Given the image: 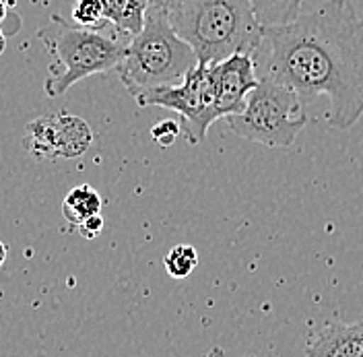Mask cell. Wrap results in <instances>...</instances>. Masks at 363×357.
<instances>
[{
    "label": "cell",
    "mask_w": 363,
    "mask_h": 357,
    "mask_svg": "<svg viewBox=\"0 0 363 357\" xmlns=\"http://www.w3.org/2000/svg\"><path fill=\"white\" fill-rule=\"evenodd\" d=\"M9 19V4H6V0H0V27L6 23Z\"/></svg>",
    "instance_id": "19"
},
{
    "label": "cell",
    "mask_w": 363,
    "mask_h": 357,
    "mask_svg": "<svg viewBox=\"0 0 363 357\" xmlns=\"http://www.w3.org/2000/svg\"><path fill=\"white\" fill-rule=\"evenodd\" d=\"M54 134H56V114H45L29 122L25 131V147L29 155L40 161H56Z\"/></svg>",
    "instance_id": "11"
},
{
    "label": "cell",
    "mask_w": 363,
    "mask_h": 357,
    "mask_svg": "<svg viewBox=\"0 0 363 357\" xmlns=\"http://www.w3.org/2000/svg\"><path fill=\"white\" fill-rule=\"evenodd\" d=\"M38 40L54 56L52 75L44 87L50 97H60L91 75L118 68L126 52L124 42L106 35L101 29L68 23L60 15H52L50 23L38 31Z\"/></svg>",
    "instance_id": "3"
},
{
    "label": "cell",
    "mask_w": 363,
    "mask_h": 357,
    "mask_svg": "<svg viewBox=\"0 0 363 357\" xmlns=\"http://www.w3.org/2000/svg\"><path fill=\"white\" fill-rule=\"evenodd\" d=\"M306 357H363V320L326 324L310 339Z\"/></svg>",
    "instance_id": "8"
},
{
    "label": "cell",
    "mask_w": 363,
    "mask_h": 357,
    "mask_svg": "<svg viewBox=\"0 0 363 357\" xmlns=\"http://www.w3.org/2000/svg\"><path fill=\"white\" fill-rule=\"evenodd\" d=\"M182 134V126L178 120H161L151 128V138L157 143L161 149H167L176 143V138Z\"/></svg>",
    "instance_id": "16"
},
{
    "label": "cell",
    "mask_w": 363,
    "mask_h": 357,
    "mask_svg": "<svg viewBox=\"0 0 363 357\" xmlns=\"http://www.w3.org/2000/svg\"><path fill=\"white\" fill-rule=\"evenodd\" d=\"M106 23L113 25L124 38H135L143 29L151 0H99Z\"/></svg>",
    "instance_id": "10"
},
{
    "label": "cell",
    "mask_w": 363,
    "mask_h": 357,
    "mask_svg": "<svg viewBox=\"0 0 363 357\" xmlns=\"http://www.w3.org/2000/svg\"><path fill=\"white\" fill-rule=\"evenodd\" d=\"M204 357H227V356L221 347H213V349H211V351H208V353H206Z\"/></svg>",
    "instance_id": "20"
},
{
    "label": "cell",
    "mask_w": 363,
    "mask_h": 357,
    "mask_svg": "<svg viewBox=\"0 0 363 357\" xmlns=\"http://www.w3.org/2000/svg\"><path fill=\"white\" fill-rule=\"evenodd\" d=\"M215 93H217V108L221 118L240 114L246 108L250 91L258 85L256 77V60L252 54H233L221 62L208 65Z\"/></svg>",
    "instance_id": "7"
},
{
    "label": "cell",
    "mask_w": 363,
    "mask_h": 357,
    "mask_svg": "<svg viewBox=\"0 0 363 357\" xmlns=\"http://www.w3.org/2000/svg\"><path fill=\"white\" fill-rule=\"evenodd\" d=\"M72 21L81 27L89 29H99L106 19H104V9L99 0H79L72 11Z\"/></svg>",
    "instance_id": "15"
},
{
    "label": "cell",
    "mask_w": 363,
    "mask_h": 357,
    "mask_svg": "<svg viewBox=\"0 0 363 357\" xmlns=\"http://www.w3.org/2000/svg\"><path fill=\"white\" fill-rule=\"evenodd\" d=\"M267 77L289 87L306 108L330 99L328 126L349 131L363 118V19L351 0H324L308 15L262 27Z\"/></svg>",
    "instance_id": "1"
},
{
    "label": "cell",
    "mask_w": 363,
    "mask_h": 357,
    "mask_svg": "<svg viewBox=\"0 0 363 357\" xmlns=\"http://www.w3.org/2000/svg\"><path fill=\"white\" fill-rule=\"evenodd\" d=\"M250 357H254V356H250Z\"/></svg>",
    "instance_id": "23"
},
{
    "label": "cell",
    "mask_w": 363,
    "mask_h": 357,
    "mask_svg": "<svg viewBox=\"0 0 363 357\" xmlns=\"http://www.w3.org/2000/svg\"><path fill=\"white\" fill-rule=\"evenodd\" d=\"M163 265H165V273L172 279H186L192 275V270L199 265V254L192 246L180 244L165 254Z\"/></svg>",
    "instance_id": "14"
},
{
    "label": "cell",
    "mask_w": 363,
    "mask_h": 357,
    "mask_svg": "<svg viewBox=\"0 0 363 357\" xmlns=\"http://www.w3.org/2000/svg\"><path fill=\"white\" fill-rule=\"evenodd\" d=\"M256 21L262 27H279L301 15L303 0H250Z\"/></svg>",
    "instance_id": "13"
},
{
    "label": "cell",
    "mask_w": 363,
    "mask_h": 357,
    "mask_svg": "<svg viewBox=\"0 0 363 357\" xmlns=\"http://www.w3.org/2000/svg\"><path fill=\"white\" fill-rule=\"evenodd\" d=\"M196 65L192 48L174 31L167 15L149 6L143 29L126 44L116 70L124 87L133 93L178 85Z\"/></svg>",
    "instance_id": "4"
},
{
    "label": "cell",
    "mask_w": 363,
    "mask_h": 357,
    "mask_svg": "<svg viewBox=\"0 0 363 357\" xmlns=\"http://www.w3.org/2000/svg\"><path fill=\"white\" fill-rule=\"evenodd\" d=\"M93 143L91 126L74 114H56V134H54V149L58 159H77L89 151Z\"/></svg>",
    "instance_id": "9"
},
{
    "label": "cell",
    "mask_w": 363,
    "mask_h": 357,
    "mask_svg": "<svg viewBox=\"0 0 363 357\" xmlns=\"http://www.w3.org/2000/svg\"><path fill=\"white\" fill-rule=\"evenodd\" d=\"M4 50H6V33H4L2 27H0V56L4 54Z\"/></svg>",
    "instance_id": "21"
},
{
    "label": "cell",
    "mask_w": 363,
    "mask_h": 357,
    "mask_svg": "<svg viewBox=\"0 0 363 357\" xmlns=\"http://www.w3.org/2000/svg\"><path fill=\"white\" fill-rule=\"evenodd\" d=\"M182 4H184V0H151V6L165 13V15H169L172 11H176Z\"/></svg>",
    "instance_id": "18"
},
{
    "label": "cell",
    "mask_w": 363,
    "mask_h": 357,
    "mask_svg": "<svg viewBox=\"0 0 363 357\" xmlns=\"http://www.w3.org/2000/svg\"><path fill=\"white\" fill-rule=\"evenodd\" d=\"M77 229H79V234L85 240H95L101 234V229H104V217L101 215H93L89 219H85L83 224L77 225Z\"/></svg>",
    "instance_id": "17"
},
{
    "label": "cell",
    "mask_w": 363,
    "mask_h": 357,
    "mask_svg": "<svg viewBox=\"0 0 363 357\" xmlns=\"http://www.w3.org/2000/svg\"><path fill=\"white\" fill-rule=\"evenodd\" d=\"M104 201L99 197V192L95 188H91L87 184L77 186L68 192L62 202V215L70 225L83 224L85 219H89L93 215L101 213Z\"/></svg>",
    "instance_id": "12"
},
{
    "label": "cell",
    "mask_w": 363,
    "mask_h": 357,
    "mask_svg": "<svg viewBox=\"0 0 363 357\" xmlns=\"http://www.w3.org/2000/svg\"><path fill=\"white\" fill-rule=\"evenodd\" d=\"M167 19L204 67L233 54L254 56L262 45V25L250 0H184Z\"/></svg>",
    "instance_id": "2"
},
{
    "label": "cell",
    "mask_w": 363,
    "mask_h": 357,
    "mask_svg": "<svg viewBox=\"0 0 363 357\" xmlns=\"http://www.w3.org/2000/svg\"><path fill=\"white\" fill-rule=\"evenodd\" d=\"M143 108L159 106L182 116L184 136L190 145H199L206 138V131L221 118L217 108V93L211 67L196 65L178 85L138 89L130 93Z\"/></svg>",
    "instance_id": "6"
},
{
    "label": "cell",
    "mask_w": 363,
    "mask_h": 357,
    "mask_svg": "<svg viewBox=\"0 0 363 357\" xmlns=\"http://www.w3.org/2000/svg\"><path fill=\"white\" fill-rule=\"evenodd\" d=\"M6 254H9V252H6V246L0 242V267H2L4 260H6Z\"/></svg>",
    "instance_id": "22"
},
{
    "label": "cell",
    "mask_w": 363,
    "mask_h": 357,
    "mask_svg": "<svg viewBox=\"0 0 363 357\" xmlns=\"http://www.w3.org/2000/svg\"><path fill=\"white\" fill-rule=\"evenodd\" d=\"M225 120L231 133L246 141L269 149H289L306 128L308 114L294 91L264 75L250 91L246 108Z\"/></svg>",
    "instance_id": "5"
}]
</instances>
